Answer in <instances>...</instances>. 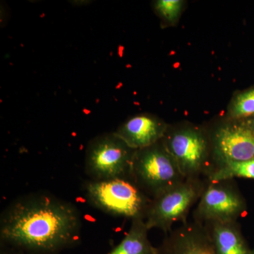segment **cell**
<instances>
[{"label":"cell","instance_id":"obj_1","mask_svg":"<svg viewBox=\"0 0 254 254\" xmlns=\"http://www.w3.org/2000/svg\"><path fill=\"white\" fill-rule=\"evenodd\" d=\"M82 220L73 203L47 193L24 195L1 214L0 238L11 249L58 254L81 238Z\"/></svg>","mask_w":254,"mask_h":254},{"label":"cell","instance_id":"obj_2","mask_svg":"<svg viewBox=\"0 0 254 254\" xmlns=\"http://www.w3.org/2000/svg\"><path fill=\"white\" fill-rule=\"evenodd\" d=\"M130 180L152 199L186 179L160 141L148 148L136 150Z\"/></svg>","mask_w":254,"mask_h":254},{"label":"cell","instance_id":"obj_3","mask_svg":"<svg viewBox=\"0 0 254 254\" xmlns=\"http://www.w3.org/2000/svg\"><path fill=\"white\" fill-rule=\"evenodd\" d=\"M87 200L105 213L131 219L145 218L151 198L129 178L94 181L85 185Z\"/></svg>","mask_w":254,"mask_h":254},{"label":"cell","instance_id":"obj_4","mask_svg":"<svg viewBox=\"0 0 254 254\" xmlns=\"http://www.w3.org/2000/svg\"><path fill=\"white\" fill-rule=\"evenodd\" d=\"M205 187L199 178L186 179L152 198L144 218L148 230L158 228L168 233L174 224L187 222L190 208L200 199Z\"/></svg>","mask_w":254,"mask_h":254},{"label":"cell","instance_id":"obj_5","mask_svg":"<svg viewBox=\"0 0 254 254\" xmlns=\"http://www.w3.org/2000/svg\"><path fill=\"white\" fill-rule=\"evenodd\" d=\"M135 151L115 132L96 136L87 146L86 173L94 181L130 179Z\"/></svg>","mask_w":254,"mask_h":254},{"label":"cell","instance_id":"obj_6","mask_svg":"<svg viewBox=\"0 0 254 254\" xmlns=\"http://www.w3.org/2000/svg\"><path fill=\"white\" fill-rule=\"evenodd\" d=\"M161 142L185 179L199 178L207 170L209 142L201 130L185 127L173 131L168 128Z\"/></svg>","mask_w":254,"mask_h":254},{"label":"cell","instance_id":"obj_7","mask_svg":"<svg viewBox=\"0 0 254 254\" xmlns=\"http://www.w3.org/2000/svg\"><path fill=\"white\" fill-rule=\"evenodd\" d=\"M198 201L195 217L200 222L236 221L245 209L240 195L224 181L211 182Z\"/></svg>","mask_w":254,"mask_h":254},{"label":"cell","instance_id":"obj_8","mask_svg":"<svg viewBox=\"0 0 254 254\" xmlns=\"http://www.w3.org/2000/svg\"><path fill=\"white\" fill-rule=\"evenodd\" d=\"M213 146L218 167L253 160L254 132L242 120H233L215 131Z\"/></svg>","mask_w":254,"mask_h":254},{"label":"cell","instance_id":"obj_9","mask_svg":"<svg viewBox=\"0 0 254 254\" xmlns=\"http://www.w3.org/2000/svg\"><path fill=\"white\" fill-rule=\"evenodd\" d=\"M158 254H215L208 229L200 222H185L165 233Z\"/></svg>","mask_w":254,"mask_h":254},{"label":"cell","instance_id":"obj_10","mask_svg":"<svg viewBox=\"0 0 254 254\" xmlns=\"http://www.w3.org/2000/svg\"><path fill=\"white\" fill-rule=\"evenodd\" d=\"M168 125L150 114H139L126 120L115 132L133 150L148 148L161 141Z\"/></svg>","mask_w":254,"mask_h":254},{"label":"cell","instance_id":"obj_11","mask_svg":"<svg viewBox=\"0 0 254 254\" xmlns=\"http://www.w3.org/2000/svg\"><path fill=\"white\" fill-rule=\"evenodd\" d=\"M208 224L215 254H252L235 221Z\"/></svg>","mask_w":254,"mask_h":254},{"label":"cell","instance_id":"obj_12","mask_svg":"<svg viewBox=\"0 0 254 254\" xmlns=\"http://www.w3.org/2000/svg\"><path fill=\"white\" fill-rule=\"evenodd\" d=\"M144 218L132 219L129 230L122 242L108 254H158V247L150 243Z\"/></svg>","mask_w":254,"mask_h":254},{"label":"cell","instance_id":"obj_13","mask_svg":"<svg viewBox=\"0 0 254 254\" xmlns=\"http://www.w3.org/2000/svg\"><path fill=\"white\" fill-rule=\"evenodd\" d=\"M235 177L254 180V159L241 163H231L214 169L208 175L210 182L225 181Z\"/></svg>","mask_w":254,"mask_h":254},{"label":"cell","instance_id":"obj_14","mask_svg":"<svg viewBox=\"0 0 254 254\" xmlns=\"http://www.w3.org/2000/svg\"><path fill=\"white\" fill-rule=\"evenodd\" d=\"M232 120H242L254 116V88L237 93L228 110Z\"/></svg>","mask_w":254,"mask_h":254},{"label":"cell","instance_id":"obj_15","mask_svg":"<svg viewBox=\"0 0 254 254\" xmlns=\"http://www.w3.org/2000/svg\"><path fill=\"white\" fill-rule=\"evenodd\" d=\"M184 4L182 0H158L153 3V9L164 22L174 24L180 18Z\"/></svg>","mask_w":254,"mask_h":254},{"label":"cell","instance_id":"obj_16","mask_svg":"<svg viewBox=\"0 0 254 254\" xmlns=\"http://www.w3.org/2000/svg\"><path fill=\"white\" fill-rule=\"evenodd\" d=\"M1 254H38L31 253V252H25V251L15 250L11 249V251H1Z\"/></svg>","mask_w":254,"mask_h":254},{"label":"cell","instance_id":"obj_17","mask_svg":"<svg viewBox=\"0 0 254 254\" xmlns=\"http://www.w3.org/2000/svg\"><path fill=\"white\" fill-rule=\"evenodd\" d=\"M242 120L254 132V116Z\"/></svg>","mask_w":254,"mask_h":254},{"label":"cell","instance_id":"obj_18","mask_svg":"<svg viewBox=\"0 0 254 254\" xmlns=\"http://www.w3.org/2000/svg\"><path fill=\"white\" fill-rule=\"evenodd\" d=\"M252 254H254V251H252Z\"/></svg>","mask_w":254,"mask_h":254}]
</instances>
